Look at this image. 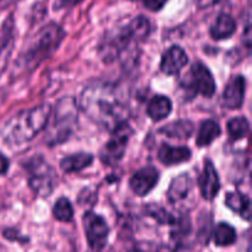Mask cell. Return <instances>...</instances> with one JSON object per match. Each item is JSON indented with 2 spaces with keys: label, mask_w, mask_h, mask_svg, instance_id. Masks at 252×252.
I'll list each match as a JSON object with an SVG mask.
<instances>
[{
  "label": "cell",
  "mask_w": 252,
  "mask_h": 252,
  "mask_svg": "<svg viewBox=\"0 0 252 252\" xmlns=\"http://www.w3.org/2000/svg\"><path fill=\"white\" fill-rule=\"evenodd\" d=\"M80 108L93 122L112 132L118 126L127 123L129 108L125 97L115 85L94 83L84 89Z\"/></svg>",
  "instance_id": "6da1fadb"
},
{
  "label": "cell",
  "mask_w": 252,
  "mask_h": 252,
  "mask_svg": "<svg viewBox=\"0 0 252 252\" xmlns=\"http://www.w3.org/2000/svg\"><path fill=\"white\" fill-rule=\"evenodd\" d=\"M152 31L150 21L145 16H137L122 26L106 32L98 46V53L105 63L121 58L128 49L145 41Z\"/></svg>",
  "instance_id": "7a4b0ae2"
},
{
  "label": "cell",
  "mask_w": 252,
  "mask_h": 252,
  "mask_svg": "<svg viewBox=\"0 0 252 252\" xmlns=\"http://www.w3.org/2000/svg\"><path fill=\"white\" fill-rule=\"evenodd\" d=\"M52 108L49 105H39L24 110L10 118L1 130L2 139L9 145L29 143L46 128Z\"/></svg>",
  "instance_id": "3957f363"
},
{
  "label": "cell",
  "mask_w": 252,
  "mask_h": 252,
  "mask_svg": "<svg viewBox=\"0 0 252 252\" xmlns=\"http://www.w3.org/2000/svg\"><path fill=\"white\" fill-rule=\"evenodd\" d=\"M63 29L59 25L51 22L36 32L29 46L21 52L19 58L20 68L24 70H32L37 68L44 59L51 57L63 41Z\"/></svg>",
  "instance_id": "277c9868"
},
{
  "label": "cell",
  "mask_w": 252,
  "mask_h": 252,
  "mask_svg": "<svg viewBox=\"0 0 252 252\" xmlns=\"http://www.w3.org/2000/svg\"><path fill=\"white\" fill-rule=\"evenodd\" d=\"M78 125V107L73 97H63L57 102L53 116L46 126L44 142L49 147L59 145L68 140Z\"/></svg>",
  "instance_id": "5b68a950"
},
{
  "label": "cell",
  "mask_w": 252,
  "mask_h": 252,
  "mask_svg": "<svg viewBox=\"0 0 252 252\" xmlns=\"http://www.w3.org/2000/svg\"><path fill=\"white\" fill-rule=\"evenodd\" d=\"M31 176L29 179L30 187L39 197H49L57 187V172L47 162L39 159L30 164Z\"/></svg>",
  "instance_id": "8992f818"
},
{
  "label": "cell",
  "mask_w": 252,
  "mask_h": 252,
  "mask_svg": "<svg viewBox=\"0 0 252 252\" xmlns=\"http://www.w3.org/2000/svg\"><path fill=\"white\" fill-rule=\"evenodd\" d=\"M132 133L133 130L130 129L128 123H123L112 130V137L103 145L100 152V159L102 164L113 166L122 159Z\"/></svg>",
  "instance_id": "52a82bcc"
},
{
  "label": "cell",
  "mask_w": 252,
  "mask_h": 252,
  "mask_svg": "<svg viewBox=\"0 0 252 252\" xmlns=\"http://www.w3.org/2000/svg\"><path fill=\"white\" fill-rule=\"evenodd\" d=\"M83 223L86 239H88V243L91 249L101 250L105 248V245L107 244L108 233H110V229H108L105 219L93 212H88L84 216Z\"/></svg>",
  "instance_id": "ba28073f"
},
{
  "label": "cell",
  "mask_w": 252,
  "mask_h": 252,
  "mask_svg": "<svg viewBox=\"0 0 252 252\" xmlns=\"http://www.w3.org/2000/svg\"><path fill=\"white\" fill-rule=\"evenodd\" d=\"M185 86L191 89L193 94H201L204 97H212L216 94V81L209 69L203 63H194L189 74Z\"/></svg>",
  "instance_id": "9c48e42d"
},
{
  "label": "cell",
  "mask_w": 252,
  "mask_h": 252,
  "mask_svg": "<svg viewBox=\"0 0 252 252\" xmlns=\"http://www.w3.org/2000/svg\"><path fill=\"white\" fill-rule=\"evenodd\" d=\"M192 193H194V189L191 176L189 174H181L171 181L167 189V199L172 206L184 208Z\"/></svg>",
  "instance_id": "30bf717a"
},
{
  "label": "cell",
  "mask_w": 252,
  "mask_h": 252,
  "mask_svg": "<svg viewBox=\"0 0 252 252\" xmlns=\"http://www.w3.org/2000/svg\"><path fill=\"white\" fill-rule=\"evenodd\" d=\"M159 182V171L154 166L138 170L129 180V187L137 196H147Z\"/></svg>",
  "instance_id": "8fae6325"
},
{
  "label": "cell",
  "mask_w": 252,
  "mask_h": 252,
  "mask_svg": "<svg viewBox=\"0 0 252 252\" xmlns=\"http://www.w3.org/2000/svg\"><path fill=\"white\" fill-rule=\"evenodd\" d=\"M246 80L243 75H235L226 84L221 95V103L229 110H239L244 103L245 97Z\"/></svg>",
  "instance_id": "7c38bea8"
},
{
  "label": "cell",
  "mask_w": 252,
  "mask_h": 252,
  "mask_svg": "<svg viewBox=\"0 0 252 252\" xmlns=\"http://www.w3.org/2000/svg\"><path fill=\"white\" fill-rule=\"evenodd\" d=\"M189 63L186 52L180 46H172L165 51L160 62V69L167 75H176Z\"/></svg>",
  "instance_id": "4fadbf2b"
},
{
  "label": "cell",
  "mask_w": 252,
  "mask_h": 252,
  "mask_svg": "<svg viewBox=\"0 0 252 252\" xmlns=\"http://www.w3.org/2000/svg\"><path fill=\"white\" fill-rule=\"evenodd\" d=\"M219 189H220V182H219L218 172L213 162L211 160H206L203 171L199 177V189H201L202 197L207 201H212L218 194Z\"/></svg>",
  "instance_id": "5bb4252c"
},
{
  "label": "cell",
  "mask_w": 252,
  "mask_h": 252,
  "mask_svg": "<svg viewBox=\"0 0 252 252\" xmlns=\"http://www.w3.org/2000/svg\"><path fill=\"white\" fill-rule=\"evenodd\" d=\"M14 24L12 19H7L0 31V76L2 75L9 63L14 49Z\"/></svg>",
  "instance_id": "9a60e30c"
},
{
  "label": "cell",
  "mask_w": 252,
  "mask_h": 252,
  "mask_svg": "<svg viewBox=\"0 0 252 252\" xmlns=\"http://www.w3.org/2000/svg\"><path fill=\"white\" fill-rule=\"evenodd\" d=\"M158 159L166 166L182 164L191 159V150L186 147H171L162 144L158 152Z\"/></svg>",
  "instance_id": "2e32d148"
},
{
  "label": "cell",
  "mask_w": 252,
  "mask_h": 252,
  "mask_svg": "<svg viewBox=\"0 0 252 252\" xmlns=\"http://www.w3.org/2000/svg\"><path fill=\"white\" fill-rule=\"evenodd\" d=\"M236 31V22L230 15L228 14H220L216 19V21L212 25L209 33H211L212 38L216 41H220V39H226L230 36H233Z\"/></svg>",
  "instance_id": "e0dca14e"
},
{
  "label": "cell",
  "mask_w": 252,
  "mask_h": 252,
  "mask_svg": "<svg viewBox=\"0 0 252 252\" xmlns=\"http://www.w3.org/2000/svg\"><path fill=\"white\" fill-rule=\"evenodd\" d=\"M172 103L169 97L162 95H157L149 101L147 106V115L154 122H159L166 118L171 113Z\"/></svg>",
  "instance_id": "ac0fdd59"
},
{
  "label": "cell",
  "mask_w": 252,
  "mask_h": 252,
  "mask_svg": "<svg viewBox=\"0 0 252 252\" xmlns=\"http://www.w3.org/2000/svg\"><path fill=\"white\" fill-rule=\"evenodd\" d=\"M194 132V125L189 120H179L160 128L159 133L175 139H189Z\"/></svg>",
  "instance_id": "d6986e66"
},
{
  "label": "cell",
  "mask_w": 252,
  "mask_h": 252,
  "mask_svg": "<svg viewBox=\"0 0 252 252\" xmlns=\"http://www.w3.org/2000/svg\"><path fill=\"white\" fill-rule=\"evenodd\" d=\"M225 204L228 208L243 217L245 220L251 218V201L250 197L239 192H228L225 197Z\"/></svg>",
  "instance_id": "ffe728a7"
},
{
  "label": "cell",
  "mask_w": 252,
  "mask_h": 252,
  "mask_svg": "<svg viewBox=\"0 0 252 252\" xmlns=\"http://www.w3.org/2000/svg\"><path fill=\"white\" fill-rule=\"evenodd\" d=\"M93 161L94 157L89 153H76V154H71L62 159L61 169L65 174H73V172H79L89 167L93 164Z\"/></svg>",
  "instance_id": "44dd1931"
},
{
  "label": "cell",
  "mask_w": 252,
  "mask_h": 252,
  "mask_svg": "<svg viewBox=\"0 0 252 252\" xmlns=\"http://www.w3.org/2000/svg\"><path fill=\"white\" fill-rule=\"evenodd\" d=\"M220 127L218 123L213 120L204 121L201 125V128L197 134L196 143L198 147H208L211 143H213L217 138L220 135Z\"/></svg>",
  "instance_id": "7402d4cb"
},
{
  "label": "cell",
  "mask_w": 252,
  "mask_h": 252,
  "mask_svg": "<svg viewBox=\"0 0 252 252\" xmlns=\"http://www.w3.org/2000/svg\"><path fill=\"white\" fill-rule=\"evenodd\" d=\"M226 130H228L229 138L233 142L241 140L246 138V135L250 132V123L245 117L231 118L226 125Z\"/></svg>",
  "instance_id": "603a6c76"
},
{
  "label": "cell",
  "mask_w": 252,
  "mask_h": 252,
  "mask_svg": "<svg viewBox=\"0 0 252 252\" xmlns=\"http://www.w3.org/2000/svg\"><path fill=\"white\" fill-rule=\"evenodd\" d=\"M213 238L216 245L230 246L236 241V231L228 223H220L214 229Z\"/></svg>",
  "instance_id": "cb8c5ba5"
},
{
  "label": "cell",
  "mask_w": 252,
  "mask_h": 252,
  "mask_svg": "<svg viewBox=\"0 0 252 252\" xmlns=\"http://www.w3.org/2000/svg\"><path fill=\"white\" fill-rule=\"evenodd\" d=\"M53 216L57 220L63 221V223H68V221L73 220L74 209L70 201L65 197L59 198L53 207Z\"/></svg>",
  "instance_id": "d4e9b609"
},
{
  "label": "cell",
  "mask_w": 252,
  "mask_h": 252,
  "mask_svg": "<svg viewBox=\"0 0 252 252\" xmlns=\"http://www.w3.org/2000/svg\"><path fill=\"white\" fill-rule=\"evenodd\" d=\"M169 0H142L143 5L145 9L150 10V11H160L165 5L167 4Z\"/></svg>",
  "instance_id": "484cf974"
},
{
  "label": "cell",
  "mask_w": 252,
  "mask_h": 252,
  "mask_svg": "<svg viewBox=\"0 0 252 252\" xmlns=\"http://www.w3.org/2000/svg\"><path fill=\"white\" fill-rule=\"evenodd\" d=\"M83 0H57L54 2V9H65V7H71L74 5H78Z\"/></svg>",
  "instance_id": "4316f807"
},
{
  "label": "cell",
  "mask_w": 252,
  "mask_h": 252,
  "mask_svg": "<svg viewBox=\"0 0 252 252\" xmlns=\"http://www.w3.org/2000/svg\"><path fill=\"white\" fill-rule=\"evenodd\" d=\"M9 166H10V161L6 157H4L2 154H0V176L6 174L9 171Z\"/></svg>",
  "instance_id": "83f0119b"
},
{
  "label": "cell",
  "mask_w": 252,
  "mask_h": 252,
  "mask_svg": "<svg viewBox=\"0 0 252 252\" xmlns=\"http://www.w3.org/2000/svg\"><path fill=\"white\" fill-rule=\"evenodd\" d=\"M193 1L196 2L199 7H203L204 9V7H209L212 6V5L217 4L219 0H193Z\"/></svg>",
  "instance_id": "f1b7e54d"
},
{
  "label": "cell",
  "mask_w": 252,
  "mask_h": 252,
  "mask_svg": "<svg viewBox=\"0 0 252 252\" xmlns=\"http://www.w3.org/2000/svg\"><path fill=\"white\" fill-rule=\"evenodd\" d=\"M17 1H20V0H0V10L6 9V7L11 6Z\"/></svg>",
  "instance_id": "f546056e"
}]
</instances>
